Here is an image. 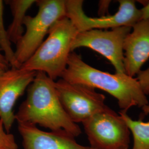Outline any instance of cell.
<instances>
[{
	"mask_svg": "<svg viewBox=\"0 0 149 149\" xmlns=\"http://www.w3.org/2000/svg\"><path fill=\"white\" fill-rule=\"evenodd\" d=\"M55 81L43 72H37L27 90L26 100L15 114L18 123H27L64 130L74 138L81 134L79 126L72 121L59 100Z\"/></svg>",
	"mask_w": 149,
	"mask_h": 149,
	"instance_id": "6da1fadb",
	"label": "cell"
},
{
	"mask_svg": "<svg viewBox=\"0 0 149 149\" xmlns=\"http://www.w3.org/2000/svg\"><path fill=\"white\" fill-rule=\"evenodd\" d=\"M61 79L106 92L117 100L121 111L127 112L134 106L143 109L149 105L146 96L136 78L125 74H111L97 69L86 64L74 52L70 54Z\"/></svg>",
	"mask_w": 149,
	"mask_h": 149,
	"instance_id": "7a4b0ae2",
	"label": "cell"
},
{
	"mask_svg": "<svg viewBox=\"0 0 149 149\" xmlns=\"http://www.w3.org/2000/svg\"><path fill=\"white\" fill-rule=\"evenodd\" d=\"M78 33L67 17L60 19L50 28L46 40L19 68L43 72L54 81L61 78L72 52L71 44Z\"/></svg>",
	"mask_w": 149,
	"mask_h": 149,
	"instance_id": "3957f363",
	"label": "cell"
},
{
	"mask_svg": "<svg viewBox=\"0 0 149 149\" xmlns=\"http://www.w3.org/2000/svg\"><path fill=\"white\" fill-rule=\"evenodd\" d=\"M37 14L25 17L23 25L26 30L16 43L15 51L17 68L29 59L43 42L55 22L66 17V0H38Z\"/></svg>",
	"mask_w": 149,
	"mask_h": 149,
	"instance_id": "277c9868",
	"label": "cell"
},
{
	"mask_svg": "<svg viewBox=\"0 0 149 149\" xmlns=\"http://www.w3.org/2000/svg\"><path fill=\"white\" fill-rule=\"evenodd\" d=\"M93 149H128L130 131L122 117L109 109L82 123Z\"/></svg>",
	"mask_w": 149,
	"mask_h": 149,
	"instance_id": "5b68a950",
	"label": "cell"
},
{
	"mask_svg": "<svg viewBox=\"0 0 149 149\" xmlns=\"http://www.w3.org/2000/svg\"><path fill=\"white\" fill-rule=\"evenodd\" d=\"M54 86L64 110L76 124L111 109L105 103L106 97L94 88L71 83L61 78L54 82Z\"/></svg>",
	"mask_w": 149,
	"mask_h": 149,
	"instance_id": "8992f818",
	"label": "cell"
},
{
	"mask_svg": "<svg viewBox=\"0 0 149 149\" xmlns=\"http://www.w3.org/2000/svg\"><path fill=\"white\" fill-rule=\"evenodd\" d=\"M118 2L119 9L114 15L94 18L85 13L84 1L66 0V17L72 22L79 32L125 26L132 27L141 20V11L136 8L134 1L119 0Z\"/></svg>",
	"mask_w": 149,
	"mask_h": 149,
	"instance_id": "52a82bcc",
	"label": "cell"
},
{
	"mask_svg": "<svg viewBox=\"0 0 149 149\" xmlns=\"http://www.w3.org/2000/svg\"><path fill=\"white\" fill-rule=\"evenodd\" d=\"M132 29V27L125 26L111 31L92 29L79 32L71 44V51L81 47L91 49L109 60L116 73L125 74L123 45L125 38Z\"/></svg>",
	"mask_w": 149,
	"mask_h": 149,
	"instance_id": "ba28073f",
	"label": "cell"
},
{
	"mask_svg": "<svg viewBox=\"0 0 149 149\" xmlns=\"http://www.w3.org/2000/svg\"><path fill=\"white\" fill-rule=\"evenodd\" d=\"M37 73L11 68L0 77V120L8 133L15 120L13 108L16 102L32 84Z\"/></svg>",
	"mask_w": 149,
	"mask_h": 149,
	"instance_id": "9c48e42d",
	"label": "cell"
},
{
	"mask_svg": "<svg viewBox=\"0 0 149 149\" xmlns=\"http://www.w3.org/2000/svg\"><path fill=\"white\" fill-rule=\"evenodd\" d=\"M18 128L23 149H93L77 143L74 136L62 130L47 132L27 123H18Z\"/></svg>",
	"mask_w": 149,
	"mask_h": 149,
	"instance_id": "30bf717a",
	"label": "cell"
},
{
	"mask_svg": "<svg viewBox=\"0 0 149 149\" xmlns=\"http://www.w3.org/2000/svg\"><path fill=\"white\" fill-rule=\"evenodd\" d=\"M126 37L123 45L125 74L133 77L149 59V18L138 22Z\"/></svg>",
	"mask_w": 149,
	"mask_h": 149,
	"instance_id": "8fae6325",
	"label": "cell"
},
{
	"mask_svg": "<svg viewBox=\"0 0 149 149\" xmlns=\"http://www.w3.org/2000/svg\"><path fill=\"white\" fill-rule=\"evenodd\" d=\"M34 0H8L6 3L10 6L13 21L7 29L8 38L11 43L16 44L24 34L23 22L26 14Z\"/></svg>",
	"mask_w": 149,
	"mask_h": 149,
	"instance_id": "7c38bea8",
	"label": "cell"
},
{
	"mask_svg": "<svg viewBox=\"0 0 149 149\" xmlns=\"http://www.w3.org/2000/svg\"><path fill=\"white\" fill-rule=\"evenodd\" d=\"M144 113L149 114V105L143 109ZM119 114L127 123L133 137L132 149H149V120L143 122L141 119L133 120L127 112L121 111Z\"/></svg>",
	"mask_w": 149,
	"mask_h": 149,
	"instance_id": "4fadbf2b",
	"label": "cell"
},
{
	"mask_svg": "<svg viewBox=\"0 0 149 149\" xmlns=\"http://www.w3.org/2000/svg\"><path fill=\"white\" fill-rule=\"evenodd\" d=\"M3 2L0 0V47L5 53V57L11 68H17L15 51L11 47V42L8 38L3 21Z\"/></svg>",
	"mask_w": 149,
	"mask_h": 149,
	"instance_id": "5bb4252c",
	"label": "cell"
},
{
	"mask_svg": "<svg viewBox=\"0 0 149 149\" xmlns=\"http://www.w3.org/2000/svg\"><path fill=\"white\" fill-rule=\"evenodd\" d=\"M0 149H18L13 134L6 131L2 122L0 120Z\"/></svg>",
	"mask_w": 149,
	"mask_h": 149,
	"instance_id": "9a60e30c",
	"label": "cell"
},
{
	"mask_svg": "<svg viewBox=\"0 0 149 149\" xmlns=\"http://www.w3.org/2000/svg\"><path fill=\"white\" fill-rule=\"evenodd\" d=\"M136 79L144 94L146 96L149 95V67L147 69L141 70Z\"/></svg>",
	"mask_w": 149,
	"mask_h": 149,
	"instance_id": "2e32d148",
	"label": "cell"
},
{
	"mask_svg": "<svg viewBox=\"0 0 149 149\" xmlns=\"http://www.w3.org/2000/svg\"><path fill=\"white\" fill-rule=\"evenodd\" d=\"M140 3H142L144 7L140 9L141 13H142V19H147L149 18V1H143L144 2H142L139 1Z\"/></svg>",
	"mask_w": 149,
	"mask_h": 149,
	"instance_id": "e0dca14e",
	"label": "cell"
},
{
	"mask_svg": "<svg viewBox=\"0 0 149 149\" xmlns=\"http://www.w3.org/2000/svg\"><path fill=\"white\" fill-rule=\"evenodd\" d=\"M110 1H101L99 3V14L103 15L108 10V6Z\"/></svg>",
	"mask_w": 149,
	"mask_h": 149,
	"instance_id": "ac0fdd59",
	"label": "cell"
},
{
	"mask_svg": "<svg viewBox=\"0 0 149 149\" xmlns=\"http://www.w3.org/2000/svg\"><path fill=\"white\" fill-rule=\"evenodd\" d=\"M10 65L7 62L5 56L0 53V66L6 70L9 69Z\"/></svg>",
	"mask_w": 149,
	"mask_h": 149,
	"instance_id": "d6986e66",
	"label": "cell"
},
{
	"mask_svg": "<svg viewBox=\"0 0 149 149\" xmlns=\"http://www.w3.org/2000/svg\"><path fill=\"white\" fill-rule=\"evenodd\" d=\"M6 70H6L5 69H4L3 68L0 66V77L2 75V74L5 72Z\"/></svg>",
	"mask_w": 149,
	"mask_h": 149,
	"instance_id": "ffe728a7",
	"label": "cell"
}]
</instances>
